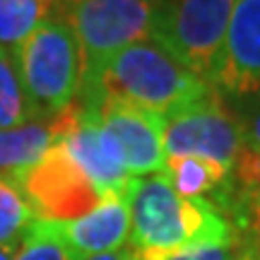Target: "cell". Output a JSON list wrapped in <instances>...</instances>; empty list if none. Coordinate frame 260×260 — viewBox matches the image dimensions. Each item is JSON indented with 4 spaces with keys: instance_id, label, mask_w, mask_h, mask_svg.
Listing matches in <instances>:
<instances>
[{
    "instance_id": "e0dca14e",
    "label": "cell",
    "mask_w": 260,
    "mask_h": 260,
    "mask_svg": "<svg viewBox=\"0 0 260 260\" xmlns=\"http://www.w3.org/2000/svg\"><path fill=\"white\" fill-rule=\"evenodd\" d=\"M236 232L243 241V251L260 260V188L243 207L241 219L236 224Z\"/></svg>"
},
{
    "instance_id": "277c9868",
    "label": "cell",
    "mask_w": 260,
    "mask_h": 260,
    "mask_svg": "<svg viewBox=\"0 0 260 260\" xmlns=\"http://www.w3.org/2000/svg\"><path fill=\"white\" fill-rule=\"evenodd\" d=\"M22 87L39 121H48L82 92V56L73 29L63 19L41 22L15 51Z\"/></svg>"
},
{
    "instance_id": "2e32d148",
    "label": "cell",
    "mask_w": 260,
    "mask_h": 260,
    "mask_svg": "<svg viewBox=\"0 0 260 260\" xmlns=\"http://www.w3.org/2000/svg\"><path fill=\"white\" fill-rule=\"evenodd\" d=\"M15 260H80L68 246L56 224L34 222L22 236Z\"/></svg>"
},
{
    "instance_id": "9a60e30c",
    "label": "cell",
    "mask_w": 260,
    "mask_h": 260,
    "mask_svg": "<svg viewBox=\"0 0 260 260\" xmlns=\"http://www.w3.org/2000/svg\"><path fill=\"white\" fill-rule=\"evenodd\" d=\"M34 222V212L19 183L12 176H0V246H19Z\"/></svg>"
},
{
    "instance_id": "30bf717a",
    "label": "cell",
    "mask_w": 260,
    "mask_h": 260,
    "mask_svg": "<svg viewBox=\"0 0 260 260\" xmlns=\"http://www.w3.org/2000/svg\"><path fill=\"white\" fill-rule=\"evenodd\" d=\"M56 226L80 260L121 251L130 236V210L125 193L106 195L92 212Z\"/></svg>"
},
{
    "instance_id": "ba28073f",
    "label": "cell",
    "mask_w": 260,
    "mask_h": 260,
    "mask_svg": "<svg viewBox=\"0 0 260 260\" xmlns=\"http://www.w3.org/2000/svg\"><path fill=\"white\" fill-rule=\"evenodd\" d=\"M77 99L116 140L130 178L152 176L164 171L167 154L161 145V118L142 111L133 104L102 96V94H89Z\"/></svg>"
},
{
    "instance_id": "8992f818",
    "label": "cell",
    "mask_w": 260,
    "mask_h": 260,
    "mask_svg": "<svg viewBox=\"0 0 260 260\" xmlns=\"http://www.w3.org/2000/svg\"><path fill=\"white\" fill-rule=\"evenodd\" d=\"M161 145L167 157H200L234 169L243 149L241 116L212 89L200 102L161 118Z\"/></svg>"
},
{
    "instance_id": "5bb4252c",
    "label": "cell",
    "mask_w": 260,
    "mask_h": 260,
    "mask_svg": "<svg viewBox=\"0 0 260 260\" xmlns=\"http://www.w3.org/2000/svg\"><path fill=\"white\" fill-rule=\"evenodd\" d=\"M34 121H39V116L22 87L15 58L10 51L0 48V130L19 128Z\"/></svg>"
},
{
    "instance_id": "4fadbf2b",
    "label": "cell",
    "mask_w": 260,
    "mask_h": 260,
    "mask_svg": "<svg viewBox=\"0 0 260 260\" xmlns=\"http://www.w3.org/2000/svg\"><path fill=\"white\" fill-rule=\"evenodd\" d=\"M51 17H56V0H0V48L12 53Z\"/></svg>"
},
{
    "instance_id": "ffe728a7",
    "label": "cell",
    "mask_w": 260,
    "mask_h": 260,
    "mask_svg": "<svg viewBox=\"0 0 260 260\" xmlns=\"http://www.w3.org/2000/svg\"><path fill=\"white\" fill-rule=\"evenodd\" d=\"M84 260H135V255L128 248H121V251L102 253V255H92V258H84Z\"/></svg>"
},
{
    "instance_id": "44dd1931",
    "label": "cell",
    "mask_w": 260,
    "mask_h": 260,
    "mask_svg": "<svg viewBox=\"0 0 260 260\" xmlns=\"http://www.w3.org/2000/svg\"><path fill=\"white\" fill-rule=\"evenodd\" d=\"M19 246H0V260H15Z\"/></svg>"
},
{
    "instance_id": "ac0fdd59",
    "label": "cell",
    "mask_w": 260,
    "mask_h": 260,
    "mask_svg": "<svg viewBox=\"0 0 260 260\" xmlns=\"http://www.w3.org/2000/svg\"><path fill=\"white\" fill-rule=\"evenodd\" d=\"M241 255H243V241L236 239V241H229V243L200 246V248L181 251V253H174V255L161 258V260H239Z\"/></svg>"
},
{
    "instance_id": "7402d4cb",
    "label": "cell",
    "mask_w": 260,
    "mask_h": 260,
    "mask_svg": "<svg viewBox=\"0 0 260 260\" xmlns=\"http://www.w3.org/2000/svg\"><path fill=\"white\" fill-rule=\"evenodd\" d=\"M239 260H258V258H255V255H251V253H246V251H243V255H241Z\"/></svg>"
},
{
    "instance_id": "5b68a950",
    "label": "cell",
    "mask_w": 260,
    "mask_h": 260,
    "mask_svg": "<svg viewBox=\"0 0 260 260\" xmlns=\"http://www.w3.org/2000/svg\"><path fill=\"white\" fill-rule=\"evenodd\" d=\"M234 3L236 0H169L154 41L195 77L210 82Z\"/></svg>"
},
{
    "instance_id": "8fae6325",
    "label": "cell",
    "mask_w": 260,
    "mask_h": 260,
    "mask_svg": "<svg viewBox=\"0 0 260 260\" xmlns=\"http://www.w3.org/2000/svg\"><path fill=\"white\" fill-rule=\"evenodd\" d=\"M164 174L181 198L210 200L226 214L234 190L232 169L200 157H167Z\"/></svg>"
},
{
    "instance_id": "7c38bea8",
    "label": "cell",
    "mask_w": 260,
    "mask_h": 260,
    "mask_svg": "<svg viewBox=\"0 0 260 260\" xmlns=\"http://www.w3.org/2000/svg\"><path fill=\"white\" fill-rule=\"evenodd\" d=\"M53 145L48 121H34L19 128L0 130V176H17L46 154Z\"/></svg>"
},
{
    "instance_id": "52a82bcc",
    "label": "cell",
    "mask_w": 260,
    "mask_h": 260,
    "mask_svg": "<svg viewBox=\"0 0 260 260\" xmlns=\"http://www.w3.org/2000/svg\"><path fill=\"white\" fill-rule=\"evenodd\" d=\"M37 222L65 224L92 212L104 195L82 174L63 145L53 142L37 164L15 176Z\"/></svg>"
},
{
    "instance_id": "6da1fadb",
    "label": "cell",
    "mask_w": 260,
    "mask_h": 260,
    "mask_svg": "<svg viewBox=\"0 0 260 260\" xmlns=\"http://www.w3.org/2000/svg\"><path fill=\"white\" fill-rule=\"evenodd\" d=\"M128 248L135 260H161L174 253L241 239L226 214L210 200L181 198L167 174L130 178Z\"/></svg>"
},
{
    "instance_id": "7a4b0ae2",
    "label": "cell",
    "mask_w": 260,
    "mask_h": 260,
    "mask_svg": "<svg viewBox=\"0 0 260 260\" xmlns=\"http://www.w3.org/2000/svg\"><path fill=\"white\" fill-rule=\"evenodd\" d=\"M210 92V82L186 70L157 41H142L113 56L80 96L102 94L133 104L157 118H169Z\"/></svg>"
},
{
    "instance_id": "9c48e42d",
    "label": "cell",
    "mask_w": 260,
    "mask_h": 260,
    "mask_svg": "<svg viewBox=\"0 0 260 260\" xmlns=\"http://www.w3.org/2000/svg\"><path fill=\"white\" fill-rule=\"evenodd\" d=\"M210 87L234 99L260 94V0H236Z\"/></svg>"
},
{
    "instance_id": "3957f363",
    "label": "cell",
    "mask_w": 260,
    "mask_h": 260,
    "mask_svg": "<svg viewBox=\"0 0 260 260\" xmlns=\"http://www.w3.org/2000/svg\"><path fill=\"white\" fill-rule=\"evenodd\" d=\"M169 0H56V17L73 29L82 56V89L121 51L154 41Z\"/></svg>"
},
{
    "instance_id": "d6986e66",
    "label": "cell",
    "mask_w": 260,
    "mask_h": 260,
    "mask_svg": "<svg viewBox=\"0 0 260 260\" xmlns=\"http://www.w3.org/2000/svg\"><path fill=\"white\" fill-rule=\"evenodd\" d=\"M243 123V149L260 154V94L253 99L251 111L241 116Z\"/></svg>"
}]
</instances>
